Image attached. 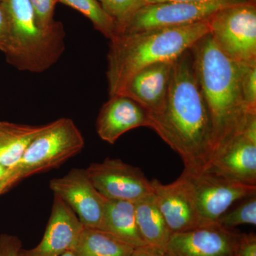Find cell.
<instances>
[{
    "instance_id": "cell-1",
    "label": "cell",
    "mask_w": 256,
    "mask_h": 256,
    "mask_svg": "<svg viewBox=\"0 0 256 256\" xmlns=\"http://www.w3.org/2000/svg\"><path fill=\"white\" fill-rule=\"evenodd\" d=\"M151 118V129L181 156L185 169H201L206 164L213 129L191 50L174 60L164 108Z\"/></svg>"
},
{
    "instance_id": "cell-2",
    "label": "cell",
    "mask_w": 256,
    "mask_h": 256,
    "mask_svg": "<svg viewBox=\"0 0 256 256\" xmlns=\"http://www.w3.org/2000/svg\"><path fill=\"white\" fill-rule=\"evenodd\" d=\"M190 50L197 80L212 120L213 140L208 162L224 144L245 128L256 112L248 110L242 98L238 63L222 52L210 34Z\"/></svg>"
},
{
    "instance_id": "cell-3",
    "label": "cell",
    "mask_w": 256,
    "mask_h": 256,
    "mask_svg": "<svg viewBox=\"0 0 256 256\" xmlns=\"http://www.w3.org/2000/svg\"><path fill=\"white\" fill-rule=\"evenodd\" d=\"M208 20L186 26L116 35L108 54L109 96L119 95L140 70L173 62L210 34Z\"/></svg>"
},
{
    "instance_id": "cell-4",
    "label": "cell",
    "mask_w": 256,
    "mask_h": 256,
    "mask_svg": "<svg viewBox=\"0 0 256 256\" xmlns=\"http://www.w3.org/2000/svg\"><path fill=\"white\" fill-rule=\"evenodd\" d=\"M11 26V44L5 55L8 63L22 72L41 74L50 69L65 50V30L57 22L43 30L30 0H4Z\"/></svg>"
},
{
    "instance_id": "cell-5",
    "label": "cell",
    "mask_w": 256,
    "mask_h": 256,
    "mask_svg": "<svg viewBox=\"0 0 256 256\" xmlns=\"http://www.w3.org/2000/svg\"><path fill=\"white\" fill-rule=\"evenodd\" d=\"M84 146V136L72 119L56 120L44 126L14 169L23 180L58 168L80 153Z\"/></svg>"
},
{
    "instance_id": "cell-6",
    "label": "cell",
    "mask_w": 256,
    "mask_h": 256,
    "mask_svg": "<svg viewBox=\"0 0 256 256\" xmlns=\"http://www.w3.org/2000/svg\"><path fill=\"white\" fill-rule=\"evenodd\" d=\"M180 176L192 197L200 227L218 224L235 202L256 195V186L235 182L206 169H184Z\"/></svg>"
},
{
    "instance_id": "cell-7",
    "label": "cell",
    "mask_w": 256,
    "mask_h": 256,
    "mask_svg": "<svg viewBox=\"0 0 256 256\" xmlns=\"http://www.w3.org/2000/svg\"><path fill=\"white\" fill-rule=\"evenodd\" d=\"M210 34L229 58L256 62V2L248 0L222 8L208 20Z\"/></svg>"
},
{
    "instance_id": "cell-8",
    "label": "cell",
    "mask_w": 256,
    "mask_h": 256,
    "mask_svg": "<svg viewBox=\"0 0 256 256\" xmlns=\"http://www.w3.org/2000/svg\"><path fill=\"white\" fill-rule=\"evenodd\" d=\"M246 1L248 0H214L204 2H168L146 4L133 15L117 35L201 22L208 20L222 8Z\"/></svg>"
},
{
    "instance_id": "cell-9",
    "label": "cell",
    "mask_w": 256,
    "mask_h": 256,
    "mask_svg": "<svg viewBox=\"0 0 256 256\" xmlns=\"http://www.w3.org/2000/svg\"><path fill=\"white\" fill-rule=\"evenodd\" d=\"M201 169L210 170L235 182L256 186V114Z\"/></svg>"
},
{
    "instance_id": "cell-10",
    "label": "cell",
    "mask_w": 256,
    "mask_h": 256,
    "mask_svg": "<svg viewBox=\"0 0 256 256\" xmlns=\"http://www.w3.org/2000/svg\"><path fill=\"white\" fill-rule=\"evenodd\" d=\"M86 170L96 190L107 200L136 203L154 194L151 181L142 170L121 160L108 158Z\"/></svg>"
},
{
    "instance_id": "cell-11",
    "label": "cell",
    "mask_w": 256,
    "mask_h": 256,
    "mask_svg": "<svg viewBox=\"0 0 256 256\" xmlns=\"http://www.w3.org/2000/svg\"><path fill=\"white\" fill-rule=\"evenodd\" d=\"M50 188L72 208L84 227L102 229L106 198L94 186L86 170L73 169L50 180Z\"/></svg>"
},
{
    "instance_id": "cell-12",
    "label": "cell",
    "mask_w": 256,
    "mask_h": 256,
    "mask_svg": "<svg viewBox=\"0 0 256 256\" xmlns=\"http://www.w3.org/2000/svg\"><path fill=\"white\" fill-rule=\"evenodd\" d=\"M242 232L220 224L172 234L166 249L168 256H235Z\"/></svg>"
},
{
    "instance_id": "cell-13",
    "label": "cell",
    "mask_w": 256,
    "mask_h": 256,
    "mask_svg": "<svg viewBox=\"0 0 256 256\" xmlns=\"http://www.w3.org/2000/svg\"><path fill=\"white\" fill-rule=\"evenodd\" d=\"M84 226L70 206L54 194L52 213L41 242L31 249H21L18 256H62L73 252Z\"/></svg>"
},
{
    "instance_id": "cell-14",
    "label": "cell",
    "mask_w": 256,
    "mask_h": 256,
    "mask_svg": "<svg viewBox=\"0 0 256 256\" xmlns=\"http://www.w3.org/2000/svg\"><path fill=\"white\" fill-rule=\"evenodd\" d=\"M151 114L146 108L124 95L111 96L100 109L96 130L102 140L114 144L121 136L136 128H151Z\"/></svg>"
},
{
    "instance_id": "cell-15",
    "label": "cell",
    "mask_w": 256,
    "mask_h": 256,
    "mask_svg": "<svg viewBox=\"0 0 256 256\" xmlns=\"http://www.w3.org/2000/svg\"><path fill=\"white\" fill-rule=\"evenodd\" d=\"M151 184L158 207L172 234L200 227L192 197L181 176L169 184L158 180H152Z\"/></svg>"
},
{
    "instance_id": "cell-16",
    "label": "cell",
    "mask_w": 256,
    "mask_h": 256,
    "mask_svg": "<svg viewBox=\"0 0 256 256\" xmlns=\"http://www.w3.org/2000/svg\"><path fill=\"white\" fill-rule=\"evenodd\" d=\"M174 62L153 64L140 70L119 95L130 98L152 116L159 114L166 104Z\"/></svg>"
},
{
    "instance_id": "cell-17",
    "label": "cell",
    "mask_w": 256,
    "mask_h": 256,
    "mask_svg": "<svg viewBox=\"0 0 256 256\" xmlns=\"http://www.w3.org/2000/svg\"><path fill=\"white\" fill-rule=\"evenodd\" d=\"M101 230L112 234L134 249L148 246L138 228L134 202L106 200Z\"/></svg>"
},
{
    "instance_id": "cell-18",
    "label": "cell",
    "mask_w": 256,
    "mask_h": 256,
    "mask_svg": "<svg viewBox=\"0 0 256 256\" xmlns=\"http://www.w3.org/2000/svg\"><path fill=\"white\" fill-rule=\"evenodd\" d=\"M134 205L138 228L146 245L166 252L172 234L154 194L136 202Z\"/></svg>"
},
{
    "instance_id": "cell-19",
    "label": "cell",
    "mask_w": 256,
    "mask_h": 256,
    "mask_svg": "<svg viewBox=\"0 0 256 256\" xmlns=\"http://www.w3.org/2000/svg\"><path fill=\"white\" fill-rule=\"evenodd\" d=\"M43 128L0 121V165L8 170L16 168Z\"/></svg>"
},
{
    "instance_id": "cell-20",
    "label": "cell",
    "mask_w": 256,
    "mask_h": 256,
    "mask_svg": "<svg viewBox=\"0 0 256 256\" xmlns=\"http://www.w3.org/2000/svg\"><path fill=\"white\" fill-rule=\"evenodd\" d=\"M134 250L108 232L85 227L72 252L76 256H131Z\"/></svg>"
},
{
    "instance_id": "cell-21",
    "label": "cell",
    "mask_w": 256,
    "mask_h": 256,
    "mask_svg": "<svg viewBox=\"0 0 256 256\" xmlns=\"http://www.w3.org/2000/svg\"><path fill=\"white\" fill-rule=\"evenodd\" d=\"M58 2L76 10L88 18L97 31L112 40L117 35L114 20L108 16L97 0H58Z\"/></svg>"
},
{
    "instance_id": "cell-22",
    "label": "cell",
    "mask_w": 256,
    "mask_h": 256,
    "mask_svg": "<svg viewBox=\"0 0 256 256\" xmlns=\"http://www.w3.org/2000/svg\"><path fill=\"white\" fill-rule=\"evenodd\" d=\"M116 24L118 32L133 15L146 4V0H97Z\"/></svg>"
},
{
    "instance_id": "cell-23",
    "label": "cell",
    "mask_w": 256,
    "mask_h": 256,
    "mask_svg": "<svg viewBox=\"0 0 256 256\" xmlns=\"http://www.w3.org/2000/svg\"><path fill=\"white\" fill-rule=\"evenodd\" d=\"M224 228H236L244 224L256 225V195L245 198L240 206L226 212L218 220Z\"/></svg>"
},
{
    "instance_id": "cell-24",
    "label": "cell",
    "mask_w": 256,
    "mask_h": 256,
    "mask_svg": "<svg viewBox=\"0 0 256 256\" xmlns=\"http://www.w3.org/2000/svg\"><path fill=\"white\" fill-rule=\"evenodd\" d=\"M238 64L242 98L248 110L256 112V62Z\"/></svg>"
},
{
    "instance_id": "cell-25",
    "label": "cell",
    "mask_w": 256,
    "mask_h": 256,
    "mask_svg": "<svg viewBox=\"0 0 256 256\" xmlns=\"http://www.w3.org/2000/svg\"><path fill=\"white\" fill-rule=\"evenodd\" d=\"M30 2L40 28L50 30L56 24L54 12L58 0H30Z\"/></svg>"
},
{
    "instance_id": "cell-26",
    "label": "cell",
    "mask_w": 256,
    "mask_h": 256,
    "mask_svg": "<svg viewBox=\"0 0 256 256\" xmlns=\"http://www.w3.org/2000/svg\"><path fill=\"white\" fill-rule=\"evenodd\" d=\"M11 44V26L8 12L0 2V52L4 55L9 52Z\"/></svg>"
},
{
    "instance_id": "cell-27",
    "label": "cell",
    "mask_w": 256,
    "mask_h": 256,
    "mask_svg": "<svg viewBox=\"0 0 256 256\" xmlns=\"http://www.w3.org/2000/svg\"><path fill=\"white\" fill-rule=\"evenodd\" d=\"M22 242L18 236L11 234L0 235V256H18Z\"/></svg>"
},
{
    "instance_id": "cell-28",
    "label": "cell",
    "mask_w": 256,
    "mask_h": 256,
    "mask_svg": "<svg viewBox=\"0 0 256 256\" xmlns=\"http://www.w3.org/2000/svg\"><path fill=\"white\" fill-rule=\"evenodd\" d=\"M235 256H256L255 233L240 234L236 246Z\"/></svg>"
},
{
    "instance_id": "cell-29",
    "label": "cell",
    "mask_w": 256,
    "mask_h": 256,
    "mask_svg": "<svg viewBox=\"0 0 256 256\" xmlns=\"http://www.w3.org/2000/svg\"><path fill=\"white\" fill-rule=\"evenodd\" d=\"M21 181L18 172L13 169L11 174L0 180V196L9 192L12 188H14L15 185L18 184Z\"/></svg>"
},
{
    "instance_id": "cell-30",
    "label": "cell",
    "mask_w": 256,
    "mask_h": 256,
    "mask_svg": "<svg viewBox=\"0 0 256 256\" xmlns=\"http://www.w3.org/2000/svg\"><path fill=\"white\" fill-rule=\"evenodd\" d=\"M131 256H168L166 252L150 246L136 248Z\"/></svg>"
},
{
    "instance_id": "cell-31",
    "label": "cell",
    "mask_w": 256,
    "mask_h": 256,
    "mask_svg": "<svg viewBox=\"0 0 256 256\" xmlns=\"http://www.w3.org/2000/svg\"><path fill=\"white\" fill-rule=\"evenodd\" d=\"M146 4L152 3L168 2H204L214 0H146Z\"/></svg>"
},
{
    "instance_id": "cell-32",
    "label": "cell",
    "mask_w": 256,
    "mask_h": 256,
    "mask_svg": "<svg viewBox=\"0 0 256 256\" xmlns=\"http://www.w3.org/2000/svg\"><path fill=\"white\" fill-rule=\"evenodd\" d=\"M12 170H8L6 169V168H4V166H1L0 165V180H2L4 178H6V176H8L10 174H11L12 172Z\"/></svg>"
},
{
    "instance_id": "cell-33",
    "label": "cell",
    "mask_w": 256,
    "mask_h": 256,
    "mask_svg": "<svg viewBox=\"0 0 256 256\" xmlns=\"http://www.w3.org/2000/svg\"><path fill=\"white\" fill-rule=\"evenodd\" d=\"M62 256H76V254H74V252H66V254H64V255H62Z\"/></svg>"
},
{
    "instance_id": "cell-34",
    "label": "cell",
    "mask_w": 256,
    "mask_h": 256,
    "mask_svg": "<svg viewBox=\"0 0 256 256\" xmlns=\"http://www.w3.org/2000/svg\"><path fill=\"white\" fill-rule=\"evenodd\" d=\"M4 2V0H0V2Z\"/></svg>"
}]
</instances>
